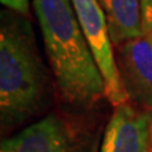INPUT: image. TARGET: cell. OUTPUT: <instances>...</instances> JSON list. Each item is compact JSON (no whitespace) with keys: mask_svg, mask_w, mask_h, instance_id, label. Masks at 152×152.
I'll list each match as a JSON object with an SVG mask.
<instances>
[{"mask_svg":"<svg viewBox=\"0 0 152 152\" xmlns=\"http://www.w3.org/2000/svg\"><path fill=\"white\" fill-rule=\"evenodd\" d=\"M45 51L60 95L88 107L105 96V84L71 0H33Z\"/></svg>","mask_w":152,"mask_h":152,"instance_id":"6da1fadb","label":"cell"},{"mask_svg":"<svg viewBox=\"0 0 152 152\" xmlns=\"http://www.w3.org/2000/svg\"><path fill=\"white\" fill-rule=\"evenodd\" d=\"M47 75L29 22L3 14L0 31V113L1 126L29 119L47 100Z\"/></svg>","mask_w":152,"mask_h":152,"instance_id":"7a4b0ae2","label":"cell"},{"mask_svg":"<svg viewBox=\"0 0 152 152\" xmlns=\"http://www.w3.org/2000/svg\"><path fill=\"white\" fill-rule=\"evenodd\" d=\"M99 141L58 114H48L1 142L0 152H99Z\"/></svg>","mask_w":152,"mask_h":152,"instance_id":"3957f363","label":"cell"},{"mask_svg":"<svg viewBox=\"0 0 152 152\" xmlns=\"http://www.w3.org/2000/svg\"><path fill=\"white\" fill-rule=\"evenodd\" d=\"M76 17L88 45L91 50L105 84V98L112 105L126 103L127 94L123 89L117 58L113 52V42L103 9L98 0H71Z\"/></svg>","mask_w":152,"mask_h":152,"instance_id":"277c9868","label":"cell"},{"mask_svg":"<svg viewBox=\"0 0 152 152\" xmlns=\"http://www.w3.org/2000/svg\"><path fill=\"white\" fill-rule=\"evenodd\" d=\"M115 58L127 98L152 109V31L121 45Z\"/></svg>","mask_w":152,"mask_h":152,"instance_id":"5b68a950","label":"cell"},{"mask_svg":"<svg viewBox=\"0 0 152 152\" xmlns=\"http://www.w3.org/2000/svg\"><path fill=\"white\" fill-rule=\"evenodd\" d=\"M152 112L123 103L105 127L99 152H150Z\"/></svg>","mask_w":152,"mask_h":152,"instance_id":"8992f818","label":"cell"},{"mask_svg":"<svg viewBox=\"0 0 152 152\" xmlns=\"http://www.w3.org/2000/svg\"><path fill=\"white\" fill-rule=\"evenodd\" d=\"M114 46L143 36L141 0H98Z\"/></svg>","mask_w":152,"mask_h":152,"instance_id":"52a82bcc","label":"cell"},{"mask_svg":"<svg viewBox=\"0 0 152 152\" xmlns=\"http://www.w3.org/2000/svg\"><path fill=\"white\" fill-rule=\"evenodd\" d=\"M143 33L152 31V0H141Z\"/></svg>","mask_w":152,"mask_h":152,"instance_id":"ba28073f","label":"cell"},{"mask_svg":"<svg viewBox=\"0 0 152 152\" xmlns=\"http://www.w3.org/2000/svg\"><path fill=\"white\" fill-rule=\"evenodd\" d=\"M3 5L12 9V10L19 13L20 15H24L29 9V0H0Z\"/></svg>","mask_w":152,"mask_h":152,"instance_id":"9c48e42d","label":"cell"},{"mask_svg":"<svg viewBox=\"0 0 152 152\" xmlns=\"http://www.w3.org/2000/svg\"><path fill=\"white\" fill-rule=\"evenodd\" d=\"M150 152H152V126H151V141H150Z\"/></svg>","mask_w":152,"mask_h":152,"instance_id":"30bf717a","label":"cell"}]
</instances>
